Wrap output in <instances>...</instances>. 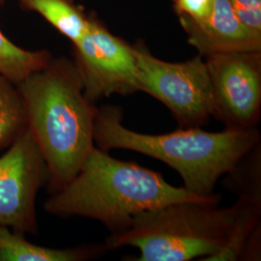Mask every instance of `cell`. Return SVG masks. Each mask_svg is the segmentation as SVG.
Returning <instances> with one entry per match:
<instances>
[{"label": "cell", "mask_w": 261, "mask_h": 261, "mask_svg": "<svg viewBox=\"0 0 261 261\" xmlns=\"http://www.w3.org/2000/svg\"><path fill=\"white\" fill-rule=\"evenodd\" d=\"M21 9L35 12L69 39L72 44L84 36L88 15L73 0H19Z\"/></svg>", "instance_id": "7c38bea8"}, {"label": "cell", "mask_w": 261, "mask_h": 261, "mask_svg": "<svg viewBox=\"0 0 261 261\" xmlns=\"http://www.w3.org/2000/svg\"><path fill=\"white\" fill-rule=\"evenodd\" d=\"M182 201L136 215L130 225L106 239L107 251L130 246L140 251L136 261L209 260L230 233L234 205Z\"/></svg>", "instance_id": "277c9868"}, {"label": "cell", "mask_w": 261, "mask_h": 261, "mask_svg": "<svg viewBox=\"0 0 261 261\" xmlns=\"http://www.w3.org/2000/svg\"><path fill=\"white\" fill-rule=\"evenodd\" d=\"M120 108L96 109L94 143L96 147L130 150L157 159L175 169L184 188L196 196H213L218 180L229 174L239 161L260 143L257 128L207 132L201 128H179L161 135L142 134L122 124Z\"/></svg>", "instance_id": "3957f363"}, {"label": "cell", "mask_w": 261, "mask_h": 261, "mask_svg": "<svg viewBox=\"0 0 261 261\" xmlns=\"http://www.w3.org/2000/svg\"><path fill=\"white\" fill-rule=\"evenodd\" d=\"M74 46V61L79 68L87 100L97 101L112 95L139 92L138 66L134 47L113 35L93 15Z\"/></svg>", "instance_id": "8992f818"}, {"label": "cell", "mask_w": 261, "mask_h": 261, "mask_svg": "<svg viewBox=\"0 0 261 261\" xmlns=\"http://www.w3.org/2000/svg\"><path fill=\"white\" fill-rule=\"evenodd\" d=\"M134 47L139 91L165 105L180 128H200L212 116L213 96L205 59L168 62L153 56L142 43Z\"/></svg>", "instance_id": "5b68a950"}, {"label": "cell", "mask_w": 261, "mask_h": 261, "mask_svg": "<svg viewBox=\"0 0 261 261\" xmlns=\"http://www.w3.org/2000/svg\"><path fill=\"white\" fill-rule=\"evenodd\" d=\"M212 116L226 129L257 128L261 113V50L206 56Z\"/></svg>", "instance_id": "52a82bcc"}, {"label": "cell", "mask_w": 261, "mask_h": 261, "mask_svg": "<svg viewBox=\"0 0 261 261\" xmlns=\"http://www.w3.org/2000/svg\"><path fill=\"white\" fill-rule=\"evenodd\" d=\"M243 24L261 37V0H227Z\"/></svg>", "instance_id": "9a60e30c"}, {"label": "cell", "mask_w": 261, "mask_h": 261, "mask_svg": "<svg viewBox=\"0 0 261 261\" xmlns=\"http://www.w3.org/2000/svg\"><path fill=\"white\" fill-rule=\"evenodd\" d=\"M47 183L45 159L28 128L0 157V225L36 235V197Z\"/></svg>", "instance_id": "ba28073f"}, {"label": "cell", "mask_w": 261, "mask_h": 261, "mask_svg": "<svg viewBox=\"0 0 261 261\" xmlns=\"http://www.w3.org/2000/svg\"><path fill=\"white\" fill-rule=\"evenodd\" d=\"M178 17L193 20H203L211 13L213 0H172Z\"/></svg>", "instance_id": "2e32d148"}, {"label": "cell", "mask_w": 261, "mask_h": 261, "mask_svg": "<svg viewBox=\"0 0 261 261\" xmlns=\"http://www.w3.org/2000/svg\"><path fill=\"white\" fill-rule=\"evenodd\" d=\"M27 129V112L18 85L0 75V151L10 147Z\"/></svg>", "instance_id": "5bb4252c"}, {"label": "cell", "mask_w": 261, "mask_h": 261, "mask_svg": "<svg viewBox=\"0 0 261 261\" xmlns=\"http://www.w3.org/2000/svg\"><path fill=\"white\" fill-rule=\"evenodd\" d=\"M188 43L199 56L231 51L261 50V37L254 35L238 19L227 0H213L210 15L203 20L179 17Z\"/></svg>", "instance_id": "9c48e42d"}, {"label": "cell", "mask_w": 261, "mask_h": 261, "mask_svg": "<svg viewBox=\"0 0 261 261\" xmlns=\"http://www.w3.org/2000/svg\"><path fill=\"white\" fill-rule=\"evenodd\" d=\"M53 57L46 49L29 50L15 45L0 29V75L14 84L46 67Z\"/></svg>", "instance_id": "4fadbf2b"}, {"label": "cell", "mask_w": 261, "mask_h": 261, "mask_svg": "<svg viewBox=\"0 0 261 261\" xmlns=\"http://www.w3.org/2000/svg\"><path fill=\"white\" fill-rule=\"evenodd\" d=\"M233 205L235 215L230 233L222 250L209 261L240 260L252 234L260 229V196L240 194Z\"/></svg>", "instance_id": "8fae6325"}, {"label": "cell", "mask_w": 261, "mask_h": 261, "mask_svg": "<svg viewBox=\"0 0 261 261\" xmlns=\"http://www.w3.org/2000/svg\"><path fill=\"white\" fill-rule=\"evenodd\" d=\"M182 201L218 204L220 196H196L170 185L157 171L113 158L95 146L75 177L51 194L44 208L61 218L98 221L112 234L126 229L136 215Z\"/></svg>", "instance_id": "7a4b0ae2"}, {"label": "cell", "mask_w": 261, "mask_h": 261, "mask_svg": "<svg viewBox=\"0 0 261 261\" xmlns=\"http://www.w3.org/2000/svg\"><path fill=\"white\" fill-rule=\"evenodd\" d=\"M24 103L28 128L45 159L50 194L75 177L95 147L97 107L84 92L74 60L57 57L17 84Z\"/></svg>", "instance_id": "6da1fadb"}, {"label": "cell", "mask_w": 261, "mask_h": 261, "mask_svg": "<svg viewBox=\"0 0 261 261\" xmlns=\"http://www.w3.org/2000/svg\"><path fill=\"white\" fill-rule=\"evenodd\" d=\"M103 244L54 249L28 241L24 234L0 225V261H85L102 255Z\"/></svg>", "instance_id": "30bf717a"}]
</instances>
